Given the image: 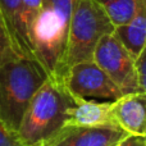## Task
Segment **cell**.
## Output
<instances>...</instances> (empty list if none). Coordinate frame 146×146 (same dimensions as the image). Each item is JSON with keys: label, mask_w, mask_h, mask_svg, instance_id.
<instances>
[{"label": "cell", "mask_w": 146, "mask_h": 146, "mask_svg": "<svg viewBox=\"0 0 146 146\" xmlns=\"http://www.w3.org/2000/svg\"><path fill=\"white\" fill-rule=\"evenodd\" d=\"M48 78L37 59L12 49L0 54V122L7 128L17 133L30 101Z\"/></svg>", "instance_id": "6da1fadb"}, {"label": "cell", "mask_w": 146, "mask_h": 146, "mask_svg": "<svg viewBox=\"0 0 146 146\" xmlns=\"http://www.w3.org/2000/svg\"><path fill=\"white\" fill-rule=\"evenodd\" d=\"M74 105V95L64 81L49 77L33 95L18 128L23 146H42L68 121V109Z\"/></svg>", "instance_id": "7a4b0ae2"}, {"label": "cell", "mask_w": 146, "mask_h": 146, "mask_svg": "<svg viewBox=\"0 0 146 146\" xmlns=\"http://www.w3.org/2000/svg\"><path fill=\"white\" fill-rule=\"evenodd\" d=\"M74 0H42L30 28V42L35 58L49 77L62 80L64 54Z\"/></svg>", "instance_id": "3957f363"}, {"label": "cell", "mask_w": 146, "mask_h": 146, "mask_svg": "<svg viewBox=\"0 0 146 146\" xmlns=\"http://www.w3.org/2000/svg\"><path fill=\"white\" fill-rule=\"evenodd\" d=\"M114 32V26L99 0H74L62 80L72 66L92 60L99 40Z\"/></svg>", "instance_id": "277c9868"}, {"label": "cell", "mask_w": 146, "mask_h": 146, "mask_svg": "<svg viewBox=\"0 0 146 146\" xmlns=\"http://www.w3.org/2000/svg\"><path fill=\"white\" fill-rule=\"evenodd\" d=\"M92 62L108 74L123 95L141 91L137 77L136 58L114 33L104 35L99 40L94 51Z\"/></svg>", "instance_id": "5b68a950"}, {"label": "cell", "mask_w": 146, "mask_h": 146, "mask_svg": "<svg viewBox=\"0 0 146 146\" xmlns=\"http://www.w3.org/2000/svg\"><path fill=\"white\" fill-rule=\"evenodd\" d=\"M64 85L72 95L83 99L114 101L123 94L95 62H81L67 71Z\"/></svg>", "instance_id": "8992f818"}, {"label": "cell", "mask_w": 146, "mask_h": 146, "mask_svg": "<svg viewBox=\"0 0 146 146\" xmlns=\"http://www.w3.org/2000/svg\"><path fill=\"white\" fill-rule=\"evenodd\" d=\"M127 136L119 128H91L66 124L42 146H113Z\"/></svg>", "instance_id": "52a82bcc"}, {"label": "cell", "mask_w": 146, "mask_h": 146, "mask_svg": "<svg viewBox=\"0 0 146 146\" xmlns=\"http://www.w3.org/2000/svg\"><path fill=\"white\" fill-rule=\"evenodd\" d=\"M111 110L119 128L131 136L146 137V92L122 95L111 101Z\"/></svg>", "instance_id": "ba28073f"}, {"label": "cell", "mask_w": 146, "mask_h": 146, "mask_svg": "<svg viewBox=\"0 0 146 146\" xmlns=\"http://www.w3.org/2000/svg\"><path fill=\"white\" fill-rule=\"evenodd\" d=\"M67 124L91 128H119L113 117L111 101H99L96 99L77 96H74V105L68 109Z\"/></svg>", "instance_id": "9c48e42d"}, {"label": "cell", "mask_w": 146, "mask_h": 146, "mask_svg": "<svg viewBox=\"0 0 146 146\" xmlns=\"http://www.w3.org/2000/svg\"><path fill=\"white\" fill-rule=\"evenodd\" d=\"M0 15L9 40L10 49L19 55L35 58L32 48L26 38L21 26L19 0H0Z\"/></svg>", "instance_id": "30bf717a"}, {"label": "cell", "mask_w": 146, "mask_h": 146, "mask_svg": "<svg viewBox=\"0 0 146 146\" xmlns=\"http://www.w3.org/2000/svg\"><path fill=\"white\" fill-rule=\"evenodd\" d=\"M114 36L137 58L146 42V0L128 23L114 28Z\"/></svg>", "instance_id": "8fae6325"}, {"label": "cell", "mask_w": 146, "mask_h": 146, "mask_svg": "<svg viewBox=\"0 0 146 146\" xmlns=\"http://www.w3.org/2000/svg\"><path fill=\"white\" fill-rule=\"evenodd\" d=\"M145 0H99L114 28L132 19Z\"/></svg>", "instance_id": "7c38bea8"}, {"label": "cell", "mask_w": 146, "mask_h": 146, "mask_svg": "<svg viewBox=\"0 0 146 146\" xmlns=\"http://www.w3.org/2000/svg\"><path fill=\"white\" fill-rule=\"evenodd\" d=\"M42 0H19V17H21V26H22L23 33H25L27 41L30 42V28L32 25L35 17L37 15L38 10L41 8ZM31 45V42H30ZM32 48V46H31Z\"/></svg>", "instance_id": "4fadbf2b"}, {"label": "cell", "mask_w": 146, "mask_h": 146, "mask_svg": "<svg viewBox=\"0 0 146 146\" xmlns=\"http://www.w3.org/2000/svg\"><path fill=\"white\" fill-rule=\"evenodd\" d=\"M136 69L137 77H139L140 90L146 92V42L136 58Z\"/></svg>", "instance_id": "5bb4252c"}, {"label": "cell", "mask_w": 146, "mask_h": 146, "mask_svg": "<svg viewBox=\"0 0 146 146\" xmlns=\"http://www.w3.org/2000/svg\"><path fill=\"white\" fill-rule=\"evenodd\" d=\"M0 146H23L15 132L10 131L0 122Z\"/></svg>", "instance_id": "9a60e30c"}, {"label": "cell", "mask_w": 146, "mask_h": 146, "mask_svg": "<svg viewBox=\"0 0 146 146\" xmlns=\"http://www.w3.org/2000/svg\"><path fill=\"white\" fill-rule=\"evenodd\" d=\"M115 146H146V137L127 135V136L124 137V139H122Z\"/></svg>", "instance_id": "2e32d148"}, {"label": "cell", "mask_w": 146, "mask_h": 146, "mask_svg": "<svg viewBox=\"0 0 146 146\" xmlns=\"http://www.w3.org/2000/svg\"><path fill=\"white\" fill-rule=\"evenodd\" d=\"M7 49H10V45H9V40H8L7 32H5L4 25H3L1 15H0V54H1L3 51H5Z\"/></svg>", "instance_id": "e0dca14e"}, {"label": "cell", "mask_w": 146, "mask_h": 146, "mask_svg": "<svg viewBox=\"0 0 146 146\" xmlns=\"http://www.w3.org/2000/svg\"><path fill=\"white\" fill-rule=\"evenodd\" d=\"M115 145H117V144H115ZM115 145H113V146H115Z\"/></svg>", "instance_id": "ac0fdd59"}]
</instances>
